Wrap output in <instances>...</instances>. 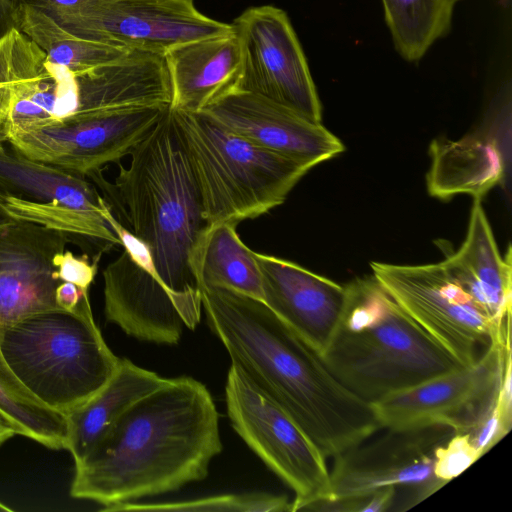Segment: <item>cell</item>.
I'll use <instances>...</instances> for the list:
<instances>
[{
  "instance_id": "cell-1",
  "label": "cell",
  "mask_w": 512,
  "mask_h": 512,
  "mask_svg": "<svg viewBox=\"0 0 512 512\" xmlns=\"http://www.w3.org/2000/svg\"><path fill=\"white\" fill-rule=\"evenodd\" d=\"M202 308L233 365L319 448L335 457L381 429L374 407L347 389L320 354L262 300L202 287Z\"/></svg>"
},
{
  "instance_id": "cell-2",
  "label": "cell",
  "mask_w": 512,
  "mask_h": 512,
  "mask_svg": "<svg viewBox=\"0 0 512 512\" xmlns=\"http://www.w3.org/2000/svg\"><path fill=\"white\" fill-rule=\"evenodd\" d=\"M219 418L204 384L166 379L132 404L75 465L70 494L108 509L200 481L221 452Z\"/></svg>"
},
{
  "instance_id": "cell-3",
  "label": "cell",
  "mask_w": 512,
  "mask_h": 512,
  "mask_svg": "<svg viewBox=\"0 0 512 512\" xmlns=\"http://www.w3.org/2000/svg\"><path fill=\"white\" fill-rule=\"evenodd\" d=\"M130 156L128 166L119 164L114 184L105 182L100 171L88 176L115 196L128 230L147 246L162 283L177 293H200L189 254L206 222L170 107Z\"/></svg>"
},
{
  "instance_id": "cell-4",
  "label": "cell",
  "mask_w": 512,
  "mask_h": 512,
  "mask_svg": "<svg viewBox=\"0 0 512 512\" xmlns=\"http://www.w3.org/2000/svg\"><path fill=\"white\" fill-rule=\"evenodd\" d=\"M345 286L333 337L321 358L351 392L381 398L464 367L421 328L373 276Z\"/></svg>"
},
{
  "instance_id": "cell-5",
  "label": "cell",
  "mask_w": 512,
  "mask_h": 512,
  "mask_svg": "<svg viewBox=\"0 0 512 512\" xmlns=\"http://www.w3.org/2000/svg\"><path fill=\"white\" fill-rule=\"evenodd\" d=\"M0 348L28 392L65 415L107 383L120 359L94 321L89 295L73 310L49 309L1 327Z\"/></svg>"
},
{
  "instance_id": "cell-6",
  "label": "cell",
  "mask_w": 512,
  "mask_h": 512,
  "mask_svg": "<svg viewBox=\"0 0 512 512\" xmlns=\"http://www.w3.org/2000/svg\"><path fill=\"white\" fill-rule=\"evenodd\" d=\"M171 113L206 225H237L269 212L312 168L242 138L201 112L171 108Z\"/></svg>"
},
{
  "instance_id": "cell-7",
  "label": "cell",
  "mask_w": 512,
  "mask_h": 512,
  "mask_svg": "<svg viewBox=\"0 0 512 512\" xmlns=\"http://www.w3.org/2000/svg\"><path fill=\"white\" fill-rule=\"evenodd\" d=\"M103 216L118 236L122 253L103 271L106 319L141 341L175 345L185 327L200 322L201 293H177L158 278L147 246L106 208Z\"/></svg>"
},
{
  "instance_id": "cell-8",
  "label": "cell",
  "mask_w": 512,
  "mask_h": 512,
  "mask_svg": "<svg viewBox=\"0 0 512 512\" xmlns=\"http://www.w3.org/2000/svg\"><path fill=\"white\" fill-rule=\"evenodd\" d=\"M227 414L244 442L294 492L292 512L327 500L330 475L314 442L272 399L231 364L225 386Z\"/></svg>"
},
{
  "instance_id": "cell-9",
  "label": "cell",
  "mask_w": 512,
  "mask_h": 512,
  "mask_svg": "<svg viewBox=\"0 0 512 512\" xmlns=\"http://www.w3.org/2000/svg\"><path fill=\"white\" fill-rule=\"evenodd\" d=\"M373 276L396 303L463 366L477 348L511 345L470 295L440 263L396 265L371 262Z\"/></svg>"
},
{
  "instance_id": "cell-10",
  "label": "cell",
  "mask_w": 512,
  "mask_h": 512,
  "mask_svg": "<svg viewBox=\"0 0 512 512\" xmlns=\"http://www.w3.org/2000/svg\"><path fill=\"white\" fill-rule=\"evenodd\" d=\"M385 429L377 439L362 441L335 456L328 501L402 487L409 490L414 506L446 485L434 473L435 451L455 434L452 426L435 423Z\"/></svg>"
},
{
  "instance_id": "cell-11",
  "label": "cell",
  "mask_w": 512,
  "mask_h": 512,
  "mask_svg": "<svg viewBox=\"0 0 512 512\" xmlns=\"http://www.w3.org/2000/svg\"><path fill=\"white\" fill-rule=\"evenodd\" d=\"M231 25L240 48V69L233 87L321 123V102L287 14L270 5L252 7Z\"/></svg>"
},
{
  "instance_id": "cell-12",
  "label": "cell",
  "mask_w": 512,
  "mask_h": 512,
  "mask_svg": "<svg viewBox=\"0 0 512 512\" xmlns=\"http://www.w3.org/2000/svg\"><path fill=\"white\" fill-rule=\"evenodd\" d=\"M0 192L16 220L120 245L103 216L107 200L83 176L7 150L0 140Z\"/></svg>"
},
{
  "instance_id": "cell-13",
  "label": "cell",
  "mask_w": 512,
  "mask_h": 512,
  "mask_svg": "<svg viewBox=\"0 0 512 512\" xmlns=\"http://www.w3.org/2000/svg\"><path fill=\"white\" fill-rule=\"evenodd\" d=\"M169 107L122 109L8 136L13 150L80 176L130 155Z\"/></svg>"
},
{
  "instance_id": "cell-14",
  "label": "cell",
  "mask_w": 512,
  "mask_h": 512,
  "mask_svg": "<svg viewBox=\"0 0 512 512\" xmlns=\"http://www.w3.org/2000/svg\"><path fill=\"white\" fill-rule=\"evenodd\" d=\"M511 346L491 343L473 364L374 402L382 428L447 424L465 433L495 400Z\"/></svg>"
},
{
  "instance_id": "cell-15",
  "label": "cell",
  "mask_w": 512,
  "mask_h": 512,
  "mask_svg": "<svg viewBox=\"0 0 512 512\" xmlns=\"http://www.w3.org/2000/svg\"><path fill=\"white\" fill-rule=\"evenodd\" d=\"M64 27L91 40L163 54L177 44L233 30L200 13L193 0H102Z\"/></svg>"
},
{
  "instance_id": "cell-16",
  "label": "cell",
  "mask_w": 512,
  "mask_h": 512,
  "mask_svg": "<svg viewBox=\"0 0 512 512\" xmlns=\"http://www.w3.org/2000/svg\"><path fill=\"white\" fill-rule=\"evenodd\" d=\"M200 112L242 138L310 167L345 150L342 142L321 123L234 87Z\"/></svg>"
},
{
  "instance_id": "cell-17",
  "label": "cell",
  "mask_w": 512,
  "mask_h": 512,
  "mask_svg": "<svg viewBox=\"0 0 512 512\" xmlns=\"http://www.w3.org/2000/svg\"><path fill=\"white\" fill-rule=\"evenodd\" d=\"M69 236L24 220L0 226V328L59 307L55 290L61 281L54 258L66 250Z\"/></svg>"
},
{
  "instance_id": "cell-18",
  "label": "cell",
  "mask_w": 512,
  "mask_h": 512,
  "mask_svg": "<svg viewBox=\"0 0 512 512\" xmlns=\"http://www.w3.org/2000/svg\"><path fill=\"white\" fill-rule=\"evenodd\" d=\"M263 302L320 356L339 323L345 286L278 257L255 252Z\"/></svg>"
},
{
  "instance_id": "cell-19",
  "label": "cell",
  "mask_w": 512,
  "mask_h": 512,
  "mask_svg": "<svg viewBox=\"0 0 512 512\" xmlns=\"http://www.w3.org/2000/svg\"><path fill=\"white\" fill-rule=\"evenodd\" d=\"M77 81L78 111L66 122L115 110L171 105V81L163 53L128 49Z\"/></svg>"
},
{
  "instance_id": "cell-20",
  "label": "cell",
  "mask_w": 512,
  "mask_h": 512,
  "mask_svg": "<svg viewBox=\"0 0 512 512\" xmlns=\"http://www.w3.org/2000/svg\"><path fill=\"white\" fill-rule=\"evenodd\" d=\"M504 335L511 334V249L502 257L481 205L474 198L461 247L441 262Z\"/></svg>"
},
{
  "instance_id": "cell-21",
  "label": "cell",
  "mask_w": 512,
  "mask_h": 512,
  "mask_svg": "<svg viewBox=\"0 0 512 512\" xmlns=\"http://www.w3.org/2000/svg\"><path fill=\"white\" fill-rule=\"evenodd\" d=\"M172 100L170 108L200 112L234 86L240 48L234 31L177 44L165 53Z\"/></svg>"
},
{
  "instance_id": "cell-22",
  "label": "cell",
  "mask_w": 512,
  "mask_h": 512,
  "mask_svg": "<svg viewBox=\"0 0 512 512\" xmlns=\"http://www.w3.org/2000/svg\"><path fill=\"white\" fill-rule=\"evenodd\" d=\"M165 380L155 372L120 358L107 383L87 401L66 414V449L73 456L75 465L90 453L132 404L157 389Z\"/></svg>"
},
{
  "instance_id": "cell-23",
  "label": "cell",
  "mask_w": 512,
  "mask_h": 512,
  "mask_svg": "<svg viewBox=\"0 0 512 512\" xmlns=\"http://www.w3.org/2000/svg\"><path fill=\"white\" fill-rule=\"evenodd\" d=\"M427 188L431 196L448 199L466 193L481 199L504 175V162L492 141L466 137L457 141L434 140Z\"/></svg>"
},
{
  "instance_id": "cell-24",
  "label": "cell",
  "mask_w": 512,
  "mask_h": 512,
  "mask_svg": "<svg viewBox=\"0 0 512 512\" xmlns=\"http://www.w3.org/2000/svg\"><path fill=\"white\" fill-rule=\"evenodd\" d=\"M189 266L199 289L226 288L263 301L255 252L242 242L236 224L206 225L192 246Z\"/></svg>"
},
{
  "instance_id": "cell-25",
  "label": "cell",
  "mask_w": 512,
  "mask_h": 512,
  "mask_svg": "<svg viewBox=\"0 0 512 512\" xmlns=\"http://www.w3.org/2000/svg\"><path fill=\"white\" fill-rule=\"evenodd\" d=\"M10 18L44 51L47 60L68 68L76 77L118 59L128 50L79 36L24 0L11 7Z\"/></svg>"
},
{
  "instance_id": "cell-26",
  "label": "cell",
  "mask_w": 512,
  "mask_h": 512,
  "mask_svg": "<svg viewBox=\"0 0 512 512\" xmlns=\"http://www.w3.org/2000/svg\"><path fill=\"white\" fill-rule=\"evenodd\" d=\"M461 0H382L386 24L398 53L407 61L421 59L451 26Z\"/></svg>"
},
{
  "instance_id": "cell-27",
  "label": "cell",
  "mask_w": 512,
  "mask_h": 512,
  "mask_svg": "<svg viewBox=\"0 0 512 512\" xmlns=\"http://www.w3.org/2000/svg\"><path fill=\"white\" fill-rule=\"evenodd\" d=\"M0 412L11 421L17 434L50 449H66L68 423L65 414L37 401L6 363L0 348Z\"/></svg>"
},
{
  "instance_id": "cell-28",
  "label": "cell",
  "mask_w": 512,
  "mask_h": 512,
  "mask_svg": "<svg viewBox=\"0 0 512 512\" xmlns=\"http://www.w3.org/2000/svg\"><path fill=\"white\" fill-rule=\"evenodd\" d=\"M47 61L44 51L15 26L0 37V140H2L13 86L40 73Z\"/></svg>"
},
{
  "instance_id": "cell-29",
  "label": "cell",
  "mask_w": 512,
  "mask_h": 512,
  "mask_svg": "<svg viewBox=\"0 0 512 512\" xmlns=\"http://www.w3.org/2000/svg\"><path fill=\"white\" fill-rule=\"evenodd\" d=\"M108 511L292 512V501L286 496L268 493L227 494L169 503L129 502L114 506Z\"/></svg>"
},
{
  "instance_id": "cell-30",
  "label": "cell",
  "mask_w": 512,
  "mask_h": 512,
  "mask_svg": "<svg viewBox=\"0 0 512 512\" xmlns=\"http://www.w3.org/2000/svg\"><path fill=\"white\" fill-rule=\"evenodd\" d=\"M481 457L467 433L455 432L435 451V476L447 484Z\"/></svg>"
},
{
  "instance_id": "cell-31",
  "label": "cell",
  "mask_w": 512,
  "mask_h": 512,
  "mask_svg": "<svg viewBox=\"0 0 512 512\" xmlns=\"http://www.w3.org/2000/svg\"><path fill=\"white\" fill-rule=\"evenodd\" d=\"M397 489H380L373 493L338 500H323L306 508L307 511L384 512L391 510Z\"/></svg>"
},
{
  "instance_id": "cell-32",
  "label": "cell",
  "mask_w": 512,
  "mask_h": 512,
  "mask_svg": "<svg viewBox=\"0 0 512 512\" xmlns=\"http://www.w3.org/2000/svg\"><path fill=\"white\" fill-rule=\"evenodd\" d=\"M98 260L89 261L86 255L76 256L65 250L54 258L57 277L61 282H70L84 291H88L97 273Z\"/></svg>"
},
{
  "instance_id": "cell-33",
  "label": "cell",
  "mask_w": 512,
  "mask_h": 512,
  "mask_svg": "<svg viewBox=\"0 0 512 512\" xmlns=\"http://www.w3.org/2000/svg\"><path fill=\"white\" fill-rule=\"evenodd\" d=\"M67 26L86 14L102 0H24Z\"/></svg>"
},
{
  "instance_id": "cell-34",
  "label": "cell",
  "mask_w": 512,
  "mask_h": 512,
  "mask_svg": "<svg viewBox=\"0 0 512 512\" xmlns=\"http://www.w3.org/2000/svg\"><path fill=\"white\" fill-rule=\"evenodd\" d=\"M88 291L80 289L73 283L61 282L55 290V301L57 305L65 310H73L77 307Z\"/></svg>"
},
{
  "instance_id": "cell-35",
  "label": "cell",
  "mask_w": 512,
  "mask_h": 512,
  "mask_svg": "<svg viewBox=\"0 0 512 512\" xmlns=\"http://www.w3.org/2000/svg\"><path fill=\"white\" fill-rule=\"evenodd\" d=\"M17 435L14 425L0 412V445Z\"/></svg>"
},
{
  "instance_id": "cell-36",
  "label": "cell",
  "mask_w": 512,
  "mask_h": 512,
  "mask_svg": "<svg viewBox=\"0 0 512 512\" xmlns=\"http://www.w3.org/2000/svg\"><path fill=\"white\" fill-rule=\"evenodd\" d=\"M16 220L9 212L6 196L0 192V226L9 225Z\"/></svg>"
},
{
  "instance_id": "cell-37",
  "label": "cell",
  "mask_w": 512,
  "mask_h": 512,
  "mask_svg": "<svg viewBox=\"0 0 512 512\" xmlns=\"http://www.w3.org/2000/svg\"><path fill=\"white\" fill-rule=\"evenodd\" d=\"M0 511H12V509L0 502Z\"/></svg>"
},
{
  "instance_id": "cell-38",
  "label": "cell",
  "mask_w": 512,
  "mask_h": 512,
  "mask_svg": "<svg viewBox=\"0 0 512 512\" xmlns=\"http://www.w3.org/2000/svg\"><path fill=\"white\" fill-rule=\"evenodd\" d=\"M0 37H1V35H0Z\"/></svg>"
}]
</instances>
